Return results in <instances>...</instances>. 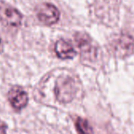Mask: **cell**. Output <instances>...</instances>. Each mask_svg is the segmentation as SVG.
Masks as SVG:
<instances>
[{
	"instance_id": "6da1fadb",
	"label": "cell",
	"mask_w": 134,
	"mask_h": 134,
	"mask_svg": "<svg viewBox=\"0 0 134 134\" xmlns=\"http://www.w3.org/2000/svg\"><path fill=\"white\" fill-rule=\"evenodd\" d=\"M76 88L74 80L70 77H62L57 82L55 95L61 103L70 102L75 95Z\"/></svg>"
},
{
	"instance_id": "7a4b0ae2",
	"label": "cell",
	"mask_w": 134,
	"mask_h": 134,
	"mask_svg": "<svg viewBox=\"0 0 134 134\" xmlns=\"http://www.w3.org/2000/svg\"><path fill=\"white\" fill-rule=\"evenodd\" d=\"M37 18L42 23L47 25H51L58 21L60 13L55 6L50 3H43L38 8Z\"/></svg>"
},
{
	"instance_id": "3957f363",
	"label": "cell",
	"mask_w": 134,
	"mask_h": 134,
	"mask_svg": "<svg viewBox=\"0 0 134 134\" xmlns=\"http://www.w3.org/2000/svg\"><path fill=\"white\" fill-rule=\"evenodd\" d=\"M8 99L11 106L17 110L26 107L29 102L27 92L20 87H14L8 92Z\"/></svg>"
},
{
	"instance_id": "277c9868",
	"label": "cell",
	"mask_w": 134,
	"mask_h": 134,
	"mask_svg": "<svg viewBox=\"0 0 134 134\" xmlns=\"http://www.w3.org/2000/svg\"><path fill=\"white\" fill-rule=\"evenodd\" d=\"M0 18L7 25L12 27H18L22 19L21 13L10 7L0 8Z\"/></svg>"
},
{
	"instance_id": "5b68a950",
	"label": "cell",
	"mask_w": 134,
	"mask_h": 134,
	"mask_svg": "<svg viewBox=\"0 0 134 134\" xmlns=\"http://www.w3.org/2000/svg\"><path fill=\"white\" fill-rule=\"evenodd\" d=\"M54 51L57 56L61 59H70L76 55V51L73 46L64 40H59L56 42Z\"/></svg>"
},
{
	"instance_id": "8992f818",
	"label": "cell",
	"mask_w": 134,
	"mask_h": 134,
	"mask_svg": "<svg viewBox=\"0 0 134 134\" xmlns=\"http://www.w3.org/2000/svg\"><path fill=\"white\" fill-rule=\"evenodd\" d=\"M75 41L77 43V47L83 53H92L93 46L91 43V40L85 34L77 33L75 35Z\"/></svg>"
},
{
	"instance_id": "52a82bcc",
	"label": "cell",
	"mask_w": 134,
	"mask_h": 134,
	"mask_svg": "<svg viewBox=\"0 0 134 134\" xmlns=\"http://www.w3.org/2000/svg\"><path fill=\"white\" fill-rule=\"evenodd\" d=\"M76 128L78 134H93L92 129L88 121L84 118H78L76 121Z\"/></svg>"
},
{
	"instance_id": "ba28073f",
	"label": "cell",
	"mask_w": 134,
	"mask_h": 134,
	"mask_svg": "<svg viewBox=\"0 0 134 134\" xmlns=\"http://www.w3.org/2000/svg\"><path fill=\"white\" fill-rule=\"evenodd\" d=\"M7 125L3 121H0V134H7Z\"/></svg>"
},
{
	"instance_id": "9c48e42d",
	"label": "cell",
	"mask_w": 134,
	"mask_h": 134,
	"mask_svg": "<svg viewBox=\"0 0 134 134\" xmlns=\"http://www.w3.org/2000/svg\"><path fill=\"white\" fill-rule=\"evenodd\" d=\"M3 51V44H2V40L1 38H0V53Z\"/></svg>"
}]
</instances>
